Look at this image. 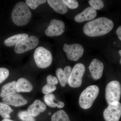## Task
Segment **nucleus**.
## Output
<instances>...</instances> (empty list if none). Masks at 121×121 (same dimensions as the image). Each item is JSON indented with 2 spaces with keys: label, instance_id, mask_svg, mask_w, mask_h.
<instances>
[{
  "label": "nucleus",
  "instance_id": "nucleus-1",
  "mask_svg": "<svg viewBox=\"0 0 121 121\" xmlns=\"http://www.w3.org/2000/svg\"><path fill=\"white\" fill-rule=\"evenodd\" d=\"M114 26L112 20L106 17H100L85 24L83 28L84 34L91 37L104 35L110 32Z\"/></svg>",
  "mask_w": 121,
  "mask_h": 121
},
{
  "label": "nucleus",
  "instance_id": "nucleus-2",
  "mask_svg": "<svg viewBox=\"0 0 121 121\" xmlns=\"http://www.w3.org/2000/svg\"><path fill=\"white\" fill-rule=\"evenodd\" d=\"M31 13L26 4L23 1L17 3L13 8L12 13L13 23L17 26H25L31 18Z\"/></svg>",
  "mask_w": 121,
  "mask_h": 121
},
{
  "label": "nucleus",
  "instance_id": "nucleus-3",
  "mask_svg": "<svg viewBox=\"0 0 121 121\" xmlns=\"http://www.w3.org/2000/svg\"><path fill=\"white\" fill-rule=\"evenodd\" d=\"M99 92V88L96 85L87 87L79 96V103L80 107L84 109L90 108L97 97Z\"/></svg>",
  "mask_w": 121,
  "mask_h": 121
},
{
  "label": "nucleus",
  "instance_id": "nucleus-4",
  "mask_svg": "<svg viewBox=\"0 0 121 121\" xmlns=\"http://www.w3.org/2000/svg\"><path fill=\"white\" fill-rule=\"evenodd\" d=\"M34 58L37 66L44 69L50 66L52 61L51 53L42 47L37 48L35 51Z\"/></svg>",
  "mask_w": 121,
  "mask_h": 121
},
{
  "label": "nucleus",
  "instance_id": "nucleus-5",
  "mask_svg": "<svg viewBox=\"0 0 121 121\" xmlns=\"http://www.w3.org/2000/svg\"><path fill=\"white\" fill-rule=\"evenodd\" d=\"M85 70L86 68L82 64L79 63L74 66L68 81V83L70 86L73 88H78L81 86Z\"/></svg>",
  "mask_w": 121,
  "mask_h": 121
},
{
  "label": "nucleus",
  "instance_id": "nucleus-6",
  "mask_svg": "<svg viewBox=\"0 0 121 121\" xmlns=\"http://www.w3.org/2000/svg\"><path fill=\"white\" fill-rule=\"evenodd\" d=\"M121 86L117 80L109 82L106 86L105 98L108 105L115 101H119L121 99Z\"/></svg>",
  "mask_w": 121,
  "mask_h": 121
},
{
  "label": "nucleus",
  "instance_id": "nucleus-7",
  "mask_svg": "<svg viewBox=\"0 0 121 121\" xmlns=\"http://www.w3.org/2000/svg\"><path fill=\"white\" fill-rule=\"evenodd\" d=\"M121 116V104L115 101L109 104L104 110L103 117L105 121H119Z\"/></svg>",
  "mask_w": 121,
  "mask_h": 121
},
{
  "label": "nucleus",
  "instance_id": "nucleus-8",
  "mask_svg": "<svg viewBox=\"0 0 121 121\" xmlns=\"http://www.w3.org/2000/svg\"><path fill=\"white\" fill-rule=\"evenodd\" d=\"M39 43V39L37 36H29L15 45L14 51L17 54H22L34 49L37 47Z\"/></svg>",
  "mask_w": 121,
  "mask_h": 121
},
{
  "label": "nucleus",
  "instance_id": "nucleus-9",
  "mask_svg": "<svg viewBox=\"0 0 121 121\" xmlns=\"http://www.w3.org/2000/svg\"><path fill=\"white\" fill-rule=\"evenodd\" d=\"M63 50L69 60L77 61L84 54L83 47L79 44H64Z\"/></svg>",
  "mask_w": 121,
  "mask_h": 121
},
{
  "label": "nucleus",
  "instance_id": "nucleus-10",
  "mask_svg": "<svg viewBox=\"0 0 121 121\" xmlns=\"http://www.w3.org/2000/svg\"><path fill=\"white\" fill-rule=\"evenodd\" d=\"M65 26L64 22L60 20L53 19L45 30L46 35L49 37L59 36L62 35L65 31Z\"/></svg>",
  "mask_w": 121,
  "mask_h": 121
},
{
  "label": "nucleus",
  "instance_id": "nucleus-11",
  "mask_svg": "<svg viewBox=\"0 0 121 121\" xmlns=\"http://www.w3.org/2000/svg\"><path fill=\"white\" fill-rule=\"evenodd\" d=\"M2 101L5 104L15 107L24 105L28 103V101L26 99L19 94L17 93L3 98Z\"/></svg>",
  "mask_w": 121,
  "mask_h": 121
},
{
  "label": "nucleus",
  "instance_id": "nucleus-12",
  "mask_svg": "<svg viewBox=\"0 0 121 121\" xmlns=\"http://www.w3.org/2000/svg\"><path fill=\"white\" fill-rule=\"evenodd\" d=\"M104 68L103 63L96 59L93 60L89 67L91 76L95 80H98L101 78Z\"/></svg>",
  "mask_w": 121,
  "mask_h": 121
},
{
  "label": "nucleus",
  "instance_id": "nucleus-13",
  "mask_svg": "<svg viewBox=\"0 0 121 121\" xmlns=\"http://www.w3.org/2000/svg\"><path fill=\"white\" fill-rule=\"evenodd\" d=\"M97 15V12L91 7H89L84 9L82 12L76 15L74 20L78 23L91 20L95 18Z\"/></svg>",
  "mask_w": 121,
  "mask_h": 121
},
{
  "label": "nucleus",
  "instance_id": "nucleus-14",
  "mask_svg": "<svg viewBox=\"0 0 121 121\" xmlns=\"http://www.w3.org/2000/svg\"><path fill=\"white\" fill-rule=\"evenodd\" d=\"M46 109L47 106L44 103L39 99H36L29 106L27 111L35 117L44 112Z\"/></svg>",
  "mask_w": 121,
  "mask_h": 121
},
{
  "label": "nucleus",
  "instance_id": "nucleus-15",
  "mask_svg": "<svg viewBox=\"0 0 121 121\" xmlns=\"http://www.w3.org/2000/svg\"><path fill=\"white\" fill-rule=\"evenodd\" d=\"M33 89V86L30 81L24 78L19 79L16 82V90L17 93L30 92Z\"/></svg>",
  "mask_w": 121,
  "mask_h": 121
},
{
  "label": "nucleus",
  "instance_id": "nucleus-16",
  "mask_svg": "<svg viewBox=\"0 0 121 121\" xmlns=\"http://www.w3.org/2000/svg\"><path fill=\"white\" fill-rule=\"evenodd\" d=\"M47 1L50 7L57 13L63 15L67 12V7L63 0H48Z\"/></svg>",
  "mask_w": 121,
  "mask_h": 121
},
{
  "label": "nucleus",
  "instance_id": "nucleus-17",
  "mask_svg": "<svg viewBox=\"0 0 121 121\" xmlns=\"http://www.w3.org/2000/svg\"><path fill=\"white\" fill-rule=\"evenodd\" d=\"M16 82L12 81L6 83L2 86L0 93V97L4 98L16 93Z\"/></svg>",
  "mask_w": 121,
  "mask_h": 121
},
{
  "label": "nucleus",
  "instance_id": "nucleus-18",
  "mask_svg": "<svg viewBox=\"0 0 121 121\" xmlns=\"http://www.w3.org/2000/svg\"><path fill=\"white\" fill-rule=\"evenodd\" d=\"M29 37L28 35L25 33L17 34L9 37L4 41V45L8 47L16 45L20 42Z\"/></svg>",
  "mask_w": 121,
  "mask_h": 121
},
{
  "label": "nucleus",
  "instance_id": "nucleus-19",
  "mask_svg": "<svg viewBox=\"0 0 121 121\" xmlns=\"http://www.w3.org/2000/svg\"><path fill=\"white\" fill-rule=\"evenodd\" d=\"M51 121H71L69 116L65 111L58 110L52 116Z\"/></svg>",
  "mask_w": 121,
  "mask_h": 121
},
{
  "label": "nucleus",
  "instance_id": "nucleus-20",
  "mask_svg": "<svg viewBox=\"0 0 121 121\" xmlns=\"http://www.w3.org/2000/svg\"><path fill=\"white\" fill-rule=\"evenodd\" d=\"M13 110L9 105L0 102V115L4 119H9L10 114L13 112Z\"/></svg>",
  "mask_w": 121,
  "mask_h": 121
},
{
  "label": "nucleus",
  "instance_id": "nucleus-21",
  "mask_svg": "<svg viewBox=\"0 0 121 121\" xmlns=\"http://www.w3.org/2000/svg\"><path fill=\"white\" fill-rule=\"evenodd\" d=\"M44 100L45 104L52 108L57 107L58 103L54 102V100L56 99L55 96L52 94L45 95L44 96Z\"/></svg>",
  "mask_w": 121,
  "mask_h": 121
},
{
  "label": "nucleus",
  "instance_id": "nucleus-22",
  "mask_svg": "<svg viewBox=\"0 0 121 121\" xmlns=\"http://www.w3.org/2000/svg\"><path fill=\"white\" fill-rule=\"evenodd\" d=\"M18 117L22 121H36L34 117L32 116L27 111H20L18 113Z\"/></svg>",
  "mask_w": 121,
  "mask_h": 121
},
{
  "label": "nucleus",
  "instance_id": "nucleus-23",
  "mask_svg": "<svg viewBox=\"0 0 121 121\" xmlns=\"http://www.w3.org/2000/svg\"><path fill=\"white\" fill-rule=\"evenodd\" d=\"M56 74L61 86L63 87H65L67 83L63 70L61 68H58L56 70Z\"/></svg>",
  "mask_w": 121,
  "mask_h": 121
},
{
  "label": "nucleus",
  "instance_id": "nucleus-24",
  "mask_svg": "<svg viewBox=\"0 0 121 121\" xmlns=\"http://www.w3.org/2000/svg\"><path fill=\"white\" fill-rule=\"evenodd\" d=\"M26 4L28 7H30L32 9L37 8L40 5L44 4L47 2L45 0H26Z\"/></svg>",
  "mask_w": 121,
  "mask_h": 121
},
{
  "label": "nucleus",
  "instance_id": "nucleus-25",
  "mask_svg": "<svg viewBox=\"0 0 121 121\" xmlns=\"http://www.w3.org/2000/svg\"><path fill=\"white\" fill-rule=\"evenodd\" d=\"M89 3L91 7L95 10H100L104 7V2L101 0H90Z\"/></svg>",
  "mask_w": 121,
  "mask_h": 121
},
{
  "label": "nucleus",
  "instance_id": "nucleus-26",
  "mask_svg": "<svg viewBox=\"0 0 121 121\" xmlns=\"http://www.w3.org/2000/svg\"><path fill=\"white\" fill-rule=\"evenodd\" d=\"M9 74V71L7 68H0V84L8 78Z\"/></svg>",
  "mask_w": 121,
  "mask_h": 121
},
{
  "label": "nucleus",
  "instance_id": "nucleus-27",
  "mask_svg": "<svg viewBox=\"0 0 121 121\" xmlns=\"http://www.w3.org/2000/svg\"><path fill=\"white\" fill-rule=\"evenodd\" d=\"M56 89V86H52L48 84H46L43 87L42 89L43 93L45 95L49 94L53 91H55Z\"/></svg>",
  "mask_w": 121,
  "mask_h": 121
},
{
  "label": "nucleus",
  "instance_id": "nucleus-28",
  "mask_svg": "<svg viewBox=\"0 0 121 121\" xmlns=\"http://www.w3.org/2000/svg\"><path fill=\"white\" fill-rule=\"evenodd\" d=\"M63 1L67 7L69 8L74 9L78 7V2L75 0H63Z\"/></svg>",
  "mask_w": 121,
  "mask_h": 121
},
{
  "label": "nucleus",
  "instance_id": "nucleus-29",
  "mask_svg": "<svg viewBox=\"0 0 121 121\" xmlns=\"http://www.w3.org/2000/svg\"><path fill=\"white\" fill-rule=\"evenodd\" d=\"M47 84L52 85L56 86L58 83L57 78L55 76H52L51 75H49L47 78Z\"/></svg>",
  "mask_w": 121,
  "mask_h": 121
},
{
  "label": "nucleus",
  "instance_id": "nucleus-30",
  "mask_svg": "<svg viewBox=\"0 0 121 121\" xmlns=\"http://www.w3.org/2000/svg\"><path fill=\"white\" fill-rule=\"evenodd\" d=\"M72 69V68L71 66H66L64 68V73H65L66 83H68V78H69V76H70L71 73Z\"/></svg>",
  "mask_w": 121,
  "mask_h": 121
},
{
  "label": "nucleus",
  "instance_id": "nucleus-31",
  "mask_svg": "<svg viewBox=\"0 0 121 121\" xmlns=\"http://www.w3.org/2000/svg\"><path fill=\"white\" fill-rule=\"evenodd\" d=\"M117 34L118 36V38L120 40H121V26H119L117 29Z\"/></svg>",
  "mask_w": 121,
  "mask_h": 121
},
{
  "label": "nucleus",
  "instance_id": "nucleus-32",
  "mask_svg": "<svg viewBox=\"0 0 121 121\" xmlns=\"http://www.w3.org/2000/svg\"><path fill=\"white\" fill-rule=\"evenodd\" d=\"M58 105L57 107L59 108H62L64 107L65 106V104L63 102L60 101H58Z\"/></svg>",
  "mask_w": 121,
  "mask_h": 121
},
{
  "label": "nucleus",
  "instance_id": "nucleus-33",
  "mask_svg": "<svg viewBox=\"0 0 121 121\" xmlns=\"http://www.w3.org/2000/svg\"><path fill=\"white\" fill-rule=\"evenodd\" d=\"M1 121H13V120H11L9 119H4L2 120Z\"/></svg>",
  "mask_w": 121,
  "mask_h": 121
},
{
  "label": "nucleus",
  "instance_id": "nucleus-34",
  "mask_svg": "<svg viewBox=\"0 0 121 121\" xmlns=\"http://www.w3.org/2000/svg\"><path fill=\"white\" fill-rule=\"evenodd\" d=\"M119 55H120V56H121V50H119Z\"/></svg>",
  "mask_w": 121,
  "mask_h": 121
},
{
  "label": "nucleus",
  "instance_id": "nucleus-35",
  "mask_svg": "<svg viewBox=\"0 0 121 121\" xmlns=\"http://www.w3.org/2000/svg\"><path fill=\"white\" fill-rule=\"evenodd\" d=\"M120 64H121V59H120Z\"/></svg>",
  "mask_w": 121,
  "mask_h": 121
},
{
  "label": "nucleus",
  "instance_id": "nucleus-36",
  "mask_svg": "<svg viewBox=\"0 0 121 121\" xmlns=\"http://www.w3.org/2000/svg\"><path fill=\"white\" fill-rule=\"evenodd\" d=\"M48 114H49V115H51V112H50V113H48Z\"/></svg>",
  "mask_w": 121,
  "mask_h": 121
}]
</instances>
